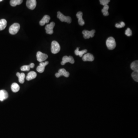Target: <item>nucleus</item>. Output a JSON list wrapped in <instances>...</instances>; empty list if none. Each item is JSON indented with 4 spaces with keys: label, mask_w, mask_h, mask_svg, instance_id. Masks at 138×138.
<instances>
[{
    "label": "nucleus",
    "mask_w": 138,
    "mask_h": 138,
    "mask_svg": "<svg viewBox=\"0 0 138 138\" xmlns=\"http://www.w3.org/2000/svg\"><path fill=\"white\" fill-rule=\"evenodd\" d=\"M106 45L107 47L110 50H114L116 47V42L113 37H109L106 40Z\"/></svg>",
    "instance_id": "nucleus-1"
},
{
    "label": "nucleus",
    "mask_w": 138,
    "mask_h": 138,
    "mask_svg": "<svg viewBox=\"0 0 138 138\" xmlns=\"http://www.w3.org/2000/svg\"><path fill=\"white\" fill-rule=\"evenodd\" d=\"M20 25L18 23H15L11 25L9 28V32L11 35H14L17 34L20 30Z\"/></svg>",
    "instance_id": "nucleus-2"
},
{
    "label": "nucleus",
    "mask_w": 138,
    "mask_h": 138,
    "mask_svg": "<svg viewBox=\"0 0 138 138\" xmlns=\"http://www.w3.org/2000/svg\"><path fill=\"white\" fill-rule=\"evenodd\" d=\"M60 50V46L58 42L53 41L52 43L51 52L53 54L58 53Z\"/></svg>",
    "instance_id": "nucleus-3"
},
{
    "label": "nucleus",
    "mask_w": 138,
    "mask_h": 138,
    "mask_svg": "<svg viewBox=\"0 0 138 138\" xmlns=\"http://www.w3.org/2000/svg\"><path fill=\"white\" fill-rule=\"evenodd\" d=\"M57 17L62 22H66L70 24L71 22V18L69 16H66L60 12H58L57 13Z\"/></svg>",
    "instance_id": "nucleus-4"
},
{
    "label": "nucleus",
    "mask_w": 138,
    "mask_h": 138,
    "mask_svg": "<svg viewBox=\"0 0 138 138\" xmlns=\"http://www.w3.org/2000/svg\"><path fill=\"white\" fill-rule=\"evenodd\" d=\"M37 61L40 62H43L45 61L48 58V55L43 53L41 52H38L36 54Z\"/></svg>",
    "instance_id": "nucleus-5"
},
{
    "label": "nucleus",
    "mask_w": 138,
    "mask_h": 138,
    "mask_svg": "<svg viewBox=\"0 0 138 138\" xmlns=\"http://www.w3.org/2000/svg\"><path fill=\"white\" fill-rule=\"evenodd\" d=\"M95 32H96V31L94 30H93L91 31L84 30L83 31L82 33L83 34V37L84 38L89 39L90 38L93 37Z\"/></svg>",
    "instance_id": "nucleus-6"
},
{
    "label": "nucleus",
    "mask_w": 138,
    "mask_h": 138,
    "mask_svg": "<svg viewBox=\"0 0 138 138\" xmlns=\"http://www.w3.org/2000/svg\"><path fill=\"white\" fill-rule=\"evenodd\" d=\"M55 22H51L50 24H48L46 26L45 29L46 34L52 35L53 33V29L55 27Z\"/></svg>",
    "instance_id": "nucleus-7"
},
{
    "label": "nucleus",
    "mask_w": 138,
    "mask_h": 138,
    "mask_svg": "<svg viewBox=\"0 0 138 138\" xmlns=\"http://www.w3.org/2000/svg\"><path fill=\"white\" fill-rule=\"evenodd\" d=\"M69 62L71 64H74V58L72 56H65L62 58V61L61 62V65H64L67 63Z\"/></svg>",
    "instance_id": "nucleus-8"
},
{
    "label": "nucleus",
    "mask_w": 138,
    "mask_h": 138,
    "mask_svg": "<svg viewBox=\"0 0 138 138\" xmlns=\"http://www.w3.org/2000/svg\"><path fill=\"white\" fill-rule=\"evenodd\" d=\"M70 76V73L66 71L65 69L62 68L59 70L58 72L55 74V76L56 77H60L61 76H64L65 77H68Z\"/></svg>",
    "instance_id": "nucleus-9"
},
{
    "label": "nucleus",
    "mask_w": 138,
    "mask_h": 138,
    "mask_svg": "<svg viewBox=\"0 0 138 138\" xmlns=\"http://www.w3.org/2000/svg\"><path fill=\"white\" fill-rule=\"evenodd\" d=\"M49 62L48 61L46 62H43L40 63L39 65L36 68V70L38 72L40 73H42L45 71V67L48 64Z\"/></svg>",
    "instance_id": "nucleus-10"
},
{
    "label": "nucleus",
    "mask_w": 138,
    "mask_h": 138,
    "mask_svg": "<svg viewBox=\"0 0 138 138\" xmlns=\"http://www.w3.org/2000/svg\"><path fill=\"white\" fill-rule=\"evenodd\" d=\"M26 5L29 9L34 10L36 7V0H27L26 2Z\"/></svg>",
    "instance_id": "nucleus-11"
},
{
    "label": "nucleus",
    "mask_w": 138,
    "mask_h": 138,
    "mask_svg": "<svg viewBox=\"0 0 138 138\" xmlns=\"http://www.w3.org/2000/svg\"><path fill=\"white\" fill-rule=\"evenodd\" d=\"M94 58L92 54L90 53L84 54L83 56L82 60L84 62H93L94 60Z\"/></svg>",
    "instance_id": "nucleus-12"
},
{
    "label": "nucleus",
    "mask_w": 138,
    "mask_h": 138,
    "mask_svg": "<svg viewBox=\"0 0 138 138\" xmlns=\"http://www.w3.org/2000/svg\"><path fill=\"white\" fill-rule=\"evenodd\" d=\"M83 14L81 12H78L77 13L76 16L78 18V22L79 24L81 26H83L85 24L84 20L83 18Z\"/></svg>",
    "instance_id": "nucleus-13"
},
{
    "label": "nucleus",
    "mask_w": 138,
    "mask_h": 138,
    "mask_svg": "<svg viewBox=\"0 0 138 138\" xmlns=\"http://www.w3.org/2000/svg\"><path fill=\"white\" fill-rule=\"evenodd\" d=\"M7 92L5 90H0V101H3L8 97Z\"/></svg>",
    "instance_id": "nucleus-14"
},
{
    "label": "nucleus",
    "mask_w": 138,
    "mask_h": 138,
    "mask_svg": "<svg viewBox=\"0 0 138 138\" xmlns=\"http://www.w3.org/2000/svg\"><path fill=\"white\" fill-rule=\"evenodd\" d=\"M50 19V17L49 15H45L40 22V24L41 26H43L45 24L48 23Z\"/></svg>",
    "instance_id": "nucleus-15"
},
{
    "label": "nucleus",
    "mask_w": 138,
    "mask_h": 138,
    "mask_svg": "<svg viewBox=\"0 0 138 138\" xmlns=\"http://www.w3.org/2000/svg\"><path fill=\"white\" fill-rule=\"evenodd\" d=\"M37 76V74L35 71H32L29 72L28 74L27 77H26V80L27 81H31L33 80Z\"/></svg>",
    "instance_id": "nucleus-16"
},
{
    "label": "nucleus",
    "mask_w": 138,
    "mask_h": 138,
    "mask_svg": "<svg viewBox=\"0 0 138 138\" xmlns=\"http://www.w3.org/2000/svg\"><path fill=\"white\" fill-rule=\"evenodd\" d=\"M17 76L18 77L19 83L21 84H23L24 83L25 75L24 73H17Z\"/></svg>",
    "instance_id": "nucleus-17"
},
{
    "label": "nucleus",
    "mask_w": 138,
    "mask_h": 138,
    "mask_svg": "<svg viewBox=\"0 0 138 138\" xmlns=\"http://www.w3.org/2000/svg\"><path fill=\"white\" fill-rule=\"evenodd\" d=\"M80 48H77L74 51V53L76 56H79L80 57H83V55L87 53V50H84L82 51H79V49Z\"/></svg>",
    "instance_id": "nucleus-18"
},
{
    "label": "nucleus",
    "mask_w": 138,
    "mask_h": 138,
    "mask_svg": "<svg viewBox=\"0 0 138 138\" xmlns=\"http://www.w3.org/2000/svg\"><path fill=\"white\" fill-rule=\"evenodd\" d=\"M11 90L12 92L14 93H17L19 91L20 87L19 85L17 83H13L11 85Z\"/></svg>",
    "instance_id": "nucleus-19"
},
{
    "label": "nucleus",
    "mask_w": 138,
    "mask_h": 138,
    "mask_svg": "<svg viewBox=\"0 0 138 138\" xmlns=\"http://www.w3.org/2000/svg\"><path fill=\"white\" fill-rule=\"evenodd\" d=\"M7 25V22L4 19L0 20V31L4 30L6 28Z\"/></svg>",
    "instance_id": "nucleus-20"
},
{
    "label": "nucleus",
    "mask_w": 138,
    "mask_h": 138,
    "mask_svg": "<svg viewBox=\"0 0 138 138\" xmlns=\"http://www.w3.org/2000/svg\"><path fill=\"white\" fill-rule=\"evenodd\" d=\"M131 68L134 71L138 72V61H134L131 65Z\"/></svg>",
    "instance_id": "nucleus-21"
},
{
    "label": "nucleus",
    "mask_w": 138,
    "mask_h": 138,
    "mask_svg": "<svg viewBox=\"0 0 138 138\" xmlns=\"http://www.w3.org/2000/svg\"><path fill=\"white\" fill-rule=\"evenodd\" d=\"M22 0H11L10 1V4L12 7H15L17 5L21 4L23 2Z\"/></svg>",
    "instance_id": "nucleus-22"
},
{
    "label": "nucleus",
    "mask_w": 138,
    "mask_h": 138,
    "mask_svg": "<svg viewBox=\"0 0 138 138\" xmlns=\"http://www.w3.org/2000/svg\"><path fill=\"white\" fill-rule=\"evenodd\" d=\"M109 9V6L108 5L104 6V7L102 9V12L104 16H107L109 15V13L108 11Z\"/></svg>",
    "instance_id": "nucleus-23"
},
{
    "label": "nucleus",
    "mask_w": 138,
    "mask_h": 138,
    "mask_svg": "<svg viewBox=\"0 0 138 138\" xmlns=\"http://www.w3.org/2000/svg\"><path fill=\"white\" fill-rule=\"evenodd\" d=\"M132 77L135 81L138 82V72L134 71L132 74Z\"/></svg>",
    "instance_id": "nucleus-24"
},
{
    "label": "nucleus",
    "mask_w": 138,
    "mask_h": 138,
    "mask_svg": "<svg viewBox=\"0 0 138 138\" xmlns=\"http://www.w3.org/2000/svg\"><path fill=\"white\" fill-rule=\"evenodd\" d=\"M30 68L29 65H24L21 67V70L24 71H29L30 70Z\"/></svg>",
    "instance_id": "nucleus-25"
},
{
    "label": "nucleus",
    "mask_w": 138,
    "mask_h": 138,
    "mask_svg": "<svg viewBox=\"0 0 138 138\" xmlns=\"http://www.w3.org/2000/svg\"><path fill=\"white\" fill-rule=\"evenodd\" d=\"M125 26V24L123 22H121L120 24H116L115 26L117 28H122L124 27Z\"/></svg>",
    "instance_id": "nucleus-26"
},
{
    "label": "nucleus",
    "mask_w": 138,
    "mask_h": 138,
    "mask_svg": "<svg viewBox=\"0 0 138 138\" xmlns=\"http://www.w3.org/2000/svg\"><path fill=\"white\" fill-rule=\"evenodd\" d=\"M100 4L103 6L107 5L110 2V0H100Z\"/></svg>",
    "instance_id": "nucleus-27"
},
{
    "label": "nucleus",
    "mask_w": 138,
    "mask_h": 138,
    "mask_svg": "<svg viewBox=\"0 0 138 138\" xmlns=\"http://www.w3.org/2000/svg\"><path fill=\"white\" fill-rule=\"evenodd\" d=\"M125 34L128 36H131L132 35V31L130 28H128L125 31Z\"/></svg>",
    "instance_id": "nucleus-28"
},
{
    "label": "nucleus",
    "mask_w": 138,
    "mask_h": 138,
    "mask_svg": "<svg viewBox=\"0 0 138 138\" xmlns=\"http://www.w3.org/2000/svg\"><path fill=\"white\" fill-rule=\"evenodd\" d=\"M30 68H33L34 67L35 64L34 63H31L29 65Z\"/></svg>",
    "instance_id": "nucleus-29"
},
{
    "label": "nucleus",
    "mask_w": 138,
    "mask_h": 138,
    "mask_svg": "<svg viewBox=\"0 0 138 138\" xmlns=\"http://www.w3.org/2000/svg\"><path fill=\"white\" fill-rule=\"evenodd\" d=\"M2 0H0V2L2 1Z\"/></svg>",
    "instance_id": "nucleus-30"
}]
</instances>
